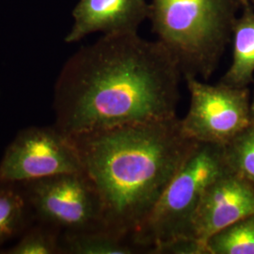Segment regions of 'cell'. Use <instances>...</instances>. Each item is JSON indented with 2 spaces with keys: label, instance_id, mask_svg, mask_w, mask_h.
I'll return each instance as SVG.
<instances>
[{
  "label": "cell",
  "instance_id": "7",
  "mask_svg": "<svg viewBox=\"0 0 254 254\" xmlns=\"http://www.w3.org/2000/svg\"><path fill=\"white\" fill-rule=\"evenodd\" d=\"M81 159L72 137L55 127L20 131L0 161V183L25 184L65 173H82Z\"/></svg>",
  "mask_w": 254,
  "mask_h": 254
},
{
  "label": "cell",
  "instance_id": "3",
  "mask_svg": "<svg viewBox=\"0 0 254 254\" xmlns=\"http://www.w3.org/2000/svg\"><path fill=\"white\" fill-rule=\"evenodd\" d=\"M153 32L182 75L204 80L216 71L233 36L241 0H152Z\"/></svg>",
  "mask_w": 254,
  "mask_h": 254
},
{
  "label": "cell",
  "instance_id": "4",
  "mask_svg": "<svg viewBox=\"0 0 254 254\" xmlns=\"http://www.w3.org/2000/svg\"><path fill=\"white\" fill-rule=\"evenodd\" d=\"M223 145L198 142L157 200L131 243L149 254L187 237L191 219L211 183L230 172Z\"/></svg>",
  "mask_w": 254,
  "mask_h": 254
},
{
  "label": "cell",
  "instance_id": "16",
  "mask_svg": "<svg viewBox=\"0 0 254 254\" xmlns=\"http://www.w3.org/2000/svg\"><path fill=\"white\" fill-rule=\"evenodd\" d=\"M155 254H208L207 248L200 242L183 237L157 249Z\"/></svg>",
  "mask_w": 254,
  "mask_h": 254
},
{
  "label": "cell",
  "instance_id": "1",
  "mask_svg": "<svg viewBox=\"0 0 254 254\" xmlns=\"http://www.w3.org/2000/svg\"><path fill=\"white\" fill-rule=\"evenodd\" d=\"M180 67L159 41L103 34L64 64L54 89L55 127L66 136L177 117Z\"/></svg>",
  "mask_w": 254,
  "mask_h": 254
},
{
  "label": "cell",
  "instance_id": "11",
  "mask_svg": "<svg viewBox=\"0 0 254 254\" xmlns=\"http://www.w3.org/2000/svg\"><path fill=\"white\" fill-rule=\"evenodd\" d=\"M61 254H135L140 251L131 242L107 230L65 232L60 240Z\"/></svg>",
  "mask_w": 254,
  "mask_h": 254
},
{
  "label": "cell",
  "instance_id": "14",
  "mask_svg": "<svg viewBox=\"0 0 254 254\" xmlns=\"http://www.w3.org/2000/svg\"><path fill=\"white\" fill-rule=\"evenodd\" d=\"M224 156L232 173L254 187V123L223 145Z\"/></svg>",
  "mask_w": 254,
  "mask_h": 254
},
{
  "label": "cell",
  "instance_id": "19",
  "mask_svg": "<svg viewBox=\"0 0 254 254\" xmlns=\"http://www.w3.org/2000/svg\"></svg>",
  "mask_w": 254,
  "mask_h": 254
},
{
  "label": "cell",
  "instance_id": "13",
  "mask_svg": "<svg viewBox=\"0 0 254 254\" xmlns=\"http://www.w3.org/2000/svg\"><path fill=\"white\" fill-rule=\"evenodd\" d=\"M206 248L208 254H254V214L211 236Z\"/></svg>",
  "mask_w": 254,
  "mask_h": 254
},
{
  "label": "cell",
  "instance_id": "9",
  "mask_svg": "<svg viewBox=\"0 0 254 254\" xmlns=\"http://www.w3.org/2000/svg\"><path fill=\"white\" fill-rule=\"evenodd\" d=\"M150 13L151 5L145 0H79L65 42L76 43L95 32H137Z\"/></svg>",
  "mask_w": 254,
  "mask_h": 254
},
{
  "label": "cell",
  "instance_id": "18",
  "mask_svg": "<svg viewBox=\"0 0 254 254\" xmlns=\"http://www.w3.org/2000/svg\"><path fill=\"white\" fill-rule=\"evenodd\" d=\"M241 1H242V4L251 5L254 9V0H241Z\"/></svg>",
  "mask_w": 254,
  "mask_h": 254
},
{
  "label": "cell",
  "instance_id": "2",
  "mask_svg": "<svg viewBox=\"0 0 254 254\" xmlns=\"http://www.w3.org/2000/svg\"><path fill=\"white\" fill-rule=\"evenodd\" d=\"M100 198L105 230L131 242L198 142L181 120L150 121L73 136Z\"/></svg>",
  "mask_w": 254,
  "mask_h": 254
},
{
  "label": "cell",
  "instance_id": "6",
  "mask_svg": "<svg viewBox=\"0 0 254 254\" xmlns=\"http://www.w3.org/2000/svg\"><path fill=\"white\" fill-rule=\"evenodd\" d=\"M23 185L30 208L46 225L65 232L105 230L99 195L84 172Z\"/></svg>",
  "mask_w": 254,
  "mask_h": 254
},
{
  "label": "cell",
  "instance_id": "5",
  "mask_svg": "<svg viewBox=\"0 0 254 254\" xmlns=\"http://www.w3.org/2000/svg\"><path fill=\"white\" fill-rule=\"evenodd\" d=\"M190 106L181 120L182 130L200 143L225 145L253 124L250 91L219 81L209 85L195 76H185Z\"/></svg>",
  "mask_w": 254,
  "mask_h": 254
},
{
  "label": "cell",
  "instance_id": "15",
  "mask_svg": "<svg viewBox=\"0 0 254 254\" xmlns=\"http://www.w3.org/2000/svg\"><path fill=\"white\" fill-rule=\"evenodd\" d=\"M57 228L34 227L29 229L17 244L6 252L8 254H61L60 240L55 231Z\"/></svg>",
  "mask_w": 254,
  "mask_h": 254
},
{
  "label": "cell",
  "instance_id": "17",
  "mask_svg": "<svg viewBox=\"0 0 254 254\" xmlns=\"http://www.w3.org/2000/svg\"><path fill=\"white\" fill-rule=\"evenodd\" d=\"M251 115H252V119H253V122H254V96L251 100Z\"/></svg>",
  "mask_w": 254,
  "mask_h": 254
},
{
  "label": "cell",
  "instance_id": "12",
  "mask_svg": "<svg viewBox=\"0 0 254 254\" xmlns=\"http://www.w3.org/2000/svg\"><path fill=\"white\" fill-rule=\"evenodd\" d=\"M29 203L17 184L0 183V246L25 227Z\"/></svg>",
  "mask_w": 254,
  "mask_h": 254
},
{
  "label": "cell",
  "instance_id": "10",
  "mask_svg": "<svg viewBox=\"0 0 254 254\" xmlns=\"http://www.w3.org/2000/svg\"><path fill=\"white\" fill-rule=\"evenodd\" d=\"M242 14L233 27V62L220 82L236 88H247L254 82V9L243 4Z\"/></svg>",
  "mask_w": 254,
  "mask_h": 254
},
{
  "label": "cell",
  "instance_id": "8",
  "mask_svg": "<svg viewBox=\"0 0 254 254\" xmlns=\"http://www.w3.org/2000/svg\"><path fill=\"white\" fill-rule=\"evenodd\" d=\"M254 214V186L230 171L209 185L191 219L188 238L206 247L211 236Z\"/></svg>",
  "mask_w": 254,
  "mask_h": 254
}]
</instances>
